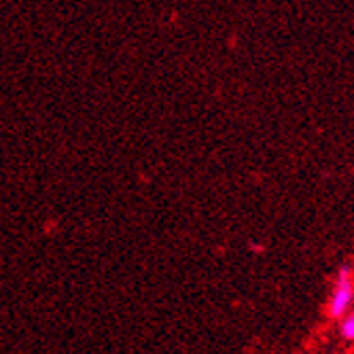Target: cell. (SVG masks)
I'll return each mask as SVG.
<instances>
[{"label":"cell","mask_w":354,"mask_h":354,"mask_svg":"<svg viewBox=\"0 0 354 354\" xmlns=\"http://www.w3.org/2000/svg\"><path fill=\"white\" fill-rule=\"evenodd\" d=\"M354 299V286H352V278H350V270L348 268H342L339 270V276H337V286L331 295V304H329V314L333 318H339L348 306L352 304Z\"/></svg>","instance_id":"obj_1"},{"label":"cell","mask_w":354,"mask_h":354,"mask_svg":"<svg viewBox=\"0 0 354 354\" xmlns=\"http://www.w3.org/2000/svg\"><path fill=\"white\" fill-rule=\"evenodd\" d=\"M342 337L344 339H354V312L342 320Z\"/></svg>","instance_id":"obj_2"}]
</instances>
